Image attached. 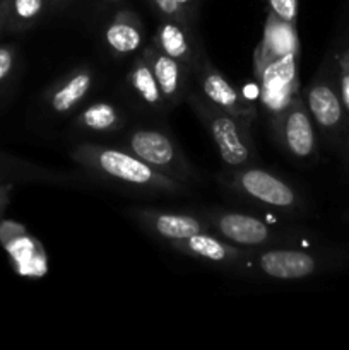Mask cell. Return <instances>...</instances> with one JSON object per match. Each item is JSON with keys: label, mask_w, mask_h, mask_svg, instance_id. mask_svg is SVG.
<instances>
[{"label": "cell", "mask_w": 349, "mask_h": 350, "mask_svg": "<svg viewBox=\"0 0 349 350\" xmlns=\"http://www.w3.org/2000/svg\"><path fill=\"white\" fill-rule=\"evenodd\" d=\"M14 187H16V185H12V183H0V219H2L7 205H9L10 195H12Z\"/></svg>", "instance_id": "cell-28"}, {"label": "cell", "mask_w": 349, "mask_h": 350, "mask_svg": "<svg viewBox=\"0 0 349 350\" xmlns=\"http://www.w3.org/2000/svg\"><path fill=\"white\" fill-rule=\"evenodd\" d=\"M0 239L9 252L16 270L23 275H43L47 270V258L43 256L40 243L29 238L21 226L0 222Z\"/></svg>", "instance_id": "cell-13"}, {"label": "cell", "mask_w": 349, "mask_h": 350, "mask_svg": "<svg viewBox=\"0 0 349 350\" xmlns=\"http://www.w3.org/2000/svg\"><path fill=\"white\" fill-rule=\"evenodd\" d=\"M260 98L270 116H277L291 99H294L300 91L298 82V51L284 55L259 72Z\"/></svg>", "instance_id": "cell-10"}, {"label": "cell", "mask_w": 349, "mask_h": 350, "mask_svg": "<svg viewBox=\"0 0 349 350\" xmlns=\"http://www.w3.org/2000/svg\"><path fill=\"white\" fill-rule=\"evenodd\" d=\"M17 51L12 44H2L0 46V91L3 85L10 81L16 68Z\"/></svg>", "instance_id": "cell-24"}, {"label": "cell", "mask_w": 349, "mask_h": 350, "mask_svg": "<svg viewBox=\"0 0 349 350\" xmlns=\"http://www.w3.org/2000/svg\"><path fill=\"white\" fill-rule=\"evenodd\" d=\"M2 3H3V0H0V5H2Z\"/></svg>", "instance_id": "cell-32"}, {"label": "cell", "mask_w": 349, "mask_h": 350, "mask_svg": "<svg viewBox=\"0 0 349 350\" xmlns=\"http://www.w3.org/2000/svg\"><path fill=\"white\" fill-rule=\"evenodd\" d=\"M248 256L255 270L274 280H303L327 267L315 253L296 248H269Z\"/></svg>", "instance_id": "cell-9"}, {"label": "cell", "mask_w": 349, "mask_h": 350, "mask_svg": "<svg viewBox=\"0 0 349 350\" xmlns=\"http://www.w3.org/2000/svg\"><path fill=\"white\" fill-rule=\"evenodd\" d=\"M291 51H300V43L296 36V26L279 19L276 14L269 10L263 31L262 43L259 44L255 53V72L259 74L266 65Z\"/></svg>", "instance_id": "cell-16"}, {"label": "cell", "mask_w": 349, "mask_h": 350, "mask_svg": "<svg viewBox=\"0 0 349 350\" xmlns=\"http://www.w3.org/2000/svg\"><path fill=\"white\" fill-rule=\"evenodd\" d=\"M284 149L293 157L310 161L317 157V133L305 99L300 94L272 118Z\"/></svg>", "instance_id": "cell-8"}, {"label": "cell", "mask_w": 349, "mask_h": 350, "mask_svg": "<svg viewBox=\"0 0 349 350\" xmlns=\"http://www.w3.org/2000/svg\"><path fill=\"white\" fill-rule=\"evenodd\" d=\"M70 156L84 170L113 183L129 185L137 190L156 191V193H188L187 185L154 170L130 150L113 149L96 144H79L72 149Z\"/></svg>", "instance_id": "cell-1"}, {"label": "cell", "mask_w": 349, "mask_h": 350, "mask_svg": "<svg viewBox=\"0 0 349 350\" xmlns=\"http://www.w3.org/2000/svg\"><path fill=\"white\" fill-rule=\"evenodd\" d=\"M187 101L214 140L222 163L231 170L253 166L257 152L250 137V122L229 115L205 99L202 92L188 91Z\"/></svg>", "instance_id": "cell-2"}, {"label": "cell", "mask_w": 349, "mask_h": 350, "mask_svg": "<svg viewBox=\"0 0 349 350\" xmlns=\"http://www.w3.org/2000/svg\"><path fill=\"white\" fill-rule=\"evenodd\" d=\"M229 187L242 197L270 211L300 212L305 205L303 198L287 181L255 164L233 171Z\"/></svg>", "instance_id": "cell-3"}, {"label": "cell", "mask_w": 349, "mask_h": 350, "mask_svg": "<svg viewBox=\"0 0 349 350\" xmlns=\"http://www.w3.org/2000/svg\"><path fill=\"white\" fill-rule=\"evenodd\" d=\"M204 219L211 226V231L235 246L263 248L283 243V238L269 224L253 215L216 208L205 212Z\"/></svg>", "instance_id": "cell-6"}, {"label": "cell", "mask_w": 349, "mask_h": 350, "mask_svg": "<svg viewBox=\"0 0 349 350\" xmlns=\"http://www.w3.org/2000/svg\"><path fill=\"white\" fill-rule=\"evenodd\" d=\"M194 77L197 79L198 89L202 96L214 103L218 108L224 109L229 115L252 122L257 115V109L252 103L246 101L245 96L211 64L204 51L198 48L194 65Z\"/></svg>", "instance_id": "cell-7"}, {"label": "cell", "mask_w": 349, "mask_h": 350, "mask_svg": "<svg viewBox=\"0 0 349 350\" xmlns=\"http://www.w3.org/2000/svg\"><path fill=\"white\" fill-rule=\"evenodd\" d=\"M346 132H348V149H349V129L346 130Z\"/></svg>", "instance_id": "cell-30"}, {"label": "cell", "mask_w": 349, "mask_h": 350, "mask_svg": "<svg viewBox=\"0 0 349 350\" xmlns=\"http://www.w3.org/2000/svg\"><path fill=\"white\" fill-rule=\"evenodd\" d=\"M151 3H153L156 12L161 16V19H177L188 24V26H192V24L188 23L187 17H185V14L181 12L177 0H151Z\"/></svg>", "instance_id": "cell-26"}, {"label": "cell", "mask_w": 349, "mask_h": 350, "mask_svg": "<svg viewBox=\"0 0 349 350\" xmlns=\"http://www.w3.org/2000/svg\"><path fill=\"white\" fill-rule=\"evenodd\" d=\"M153 44L168 57L174 58L185 70L194 75L195 57L198 48H195L192 38V26L177 19H161L156 33H154Z\"/></svg>", "instance_id": "cell-14"}, {"label": "cell", "mask_w": 349, "mask_h": 350, "mask_svg": "<svg viewBox=\"0 0 349 350\" xmlns=\"http://www.w3.org/2000/svg\"><path fill=\"white\" fill-rule=\"evenodd\" d=\"M178 5H180L181 12L185 14V17L188 19V23H194V17L197 14V7H198V0H177Z\"/></svg>", "instance_id": "cell-27"}, {"label": "cell", "mask_w": 349, "mask_h": 350, "mask_svg": "<svg viewBox=\"0 0 349 350\" xmlns=\"http://www.w3.org/2000/svg\"><path fill=\"white\" fill-rule=\"evenodd\" d=\"M142 24L130 10H120L105 31V41L118 55L135 53L142 46Z\"/></svg>", "instance_id": "cell-17"}, {"label": "cell", "mask_w": 349, "mask_h": 350, "mask_svg": "<svg viewBox=\"0 0 349 350\" xmlns=\"http://www.w3.org/2000/svg\"><path fill=\"white\" fill-rule=\"evenodd\" d=\"M67 178L31 161L0 152V183H57Z\"/></svg>", "instance_id": "cell-18"}, {"label": "cell", "mask_w": 349, "mask_h": 350, "mask_svg": "<svg viewBox=\"0 0 349 350\" xmlns=\"http://www.w3.org/2000/svg\"><path fill=\"white\" fill-rule=\"evenodd\" d=\"M77 125L88 132L109 133L123 125V116L109 103H94L77 116Z\"/></svg>", "instance_id": "cell-21"}, {"label": "cell", "mask_w": 349, "mask_h": 350, "mask_svg": "<svg viewBox=\"0 0 349 350\" xmlns=\"http://www.w3.org/2000/svg\"><path fill=\"white\" fill-rule=\"evenodd\" d=\"M127 147L149 166L183 185L201 180L197 171L185 159L180 147L161 130L139 129L127 137Z\"/></svg>", "instance_id": "cell-4"}, {"label": "cell", "mask_w": 349, "mask_h": 350, "mask_svg": "<svg viewBox=\"0 0 349 350\" xmlns=\"http://www.w3.org/2000/svg\"><path fill=\"white\" fill-rule=\"evenodd\" d=\"M346 221H349V211H348V214H346Z\"/></svg>", "instance_id": "cell-31"}, {"label": "cell", "mask_w": 349, "mask_h": 350, "mask_svg": "<svg viewBox=\"0 0 349 350\" xmlns=\"http://www.w3.org/2000/svg\"><path fill=\"white\" fill-rule=\"evenodd\" d=\"M170 245L181 255L216 263V265H238V263L245 262L246 256H248V252L240 250L238 246L224 241L219 236H212L211 231L198 232V234L190 236L187 239H180V241H173Z\"/></svg>", "instance_id": "cell-12"}, {"label": "cell", "mask_w": 349, "mask_h": 350, "mask_svg": "<svg viewBox=\"0 0 349 350\" xmlns=\"http://www.w3.org/2000/svg\"><path fill=\"white\" fill-rule=\"evenodd\" d=\"M337 84L344 108L349 115V46L337 57Z\"/></svg>", "instance_id": "cell-23"}, {"label": "cell", "mask_w": 349, "mask_h": 350, "mask_svg": "<svg viewBox=\"0 0 349 350\" xmlns=\"http://www.w3.org/2000/svg\"><path fill=\"white\" fill-rule=\"evenodd\" d=\"M44 0H3L0 12L3 17V26L12 31L29 27L43 12Z\"/></svg>", "instance_id": "cell-22"}, {"label": "cell", "mask_w": 349, "mask_h": 350, "mask_svg": "<svg viewBox=\"0 0 349 350\" xmlns=\"http://www.w3.org/2000/svg\"><path fill=\"white\" fill-rule=\"evenodd\" d=\"M133 217L157 238L168 243L187 239L198 232L211 231V226L204 217H195L190 214H173L154 208H135Z\"/></svg>", "instance_id": "cell-11"}, {"label": "cell", "mask_w": 349, "mask_h": 350, "mask_svg": "<svg viewBox=\"0 0 349 350\" xmlns=\"http://www.w3.org/2000/svg\"><path fill=\"white\" fill-rule=\"evenodd\" d=\"M129 84L132 91L142 99L144 105H147L149 108L161 109L166 105L156 77L153 74V68H151L149 62L142 57V53L133 60L132 68L129 72Z\"/></svg>", "instance_id": "cell-20"}, {"label": "cell", "mask_w": 349, "mask_h": 350, "mask_svg": "<svg viewBox=\"0 0 349 350\" xmlns=\"http://www.w3.org/2000/svg\"><path fill=\"white\" fill-rule=\"evenodd\" d=\"M3 27V17H2V12H0V31H2Z\"/></svg>", "instance_id": "cell-29"}, {"label": "cell", "mask_w": 349, "mask_h": 350, "mask_svg": "<svg viewBox=\"0 0 349 350\" xmlns=\"http://www.w3.org/2000/svg\"><path fill=\"white\" fill-rule=\"evenodd\" d=\"M91 85V70H88V68L75 70L74 74L68 75L65 81H62L60 84H57L48 92V106L55 113H68L86 98Z\"/></svg>", "instance_id": "cell-19"}, {"label": "cell", "mask_w": 349, "mask_h": 350, "mask_svg": "<svg viewBox=\"0 0 349 350\" xmlns=\"http://www.w3.org/2000/svg\"><path fill=\"white\" fill-rule=\"evenodd\" d=\"M305 105L311 120L328 140H339L348 125V111L342 103L337 74H318L305 91Z\"/></svg>", "instance_id": "cell-5"}, {"label": "cell", "mask_w": 349, "mask_h": 350, "mask_svg": "<svg viewBox=\"0 0 349 350\" xmlns=\"http://www.w3.org/2000/svg\"><path fill=\"white\" fill-rule=\"evenodd\" d=\"M269 2V10L276 14L279 19L296 26L298 19V5L300 0H267Z\"/></svg>", "instance_id": "cell-25"}, {"label": "cell", "mask_w": 349, "mask_h": 350, "mask_svg": "<svg viewBox=\"0 0 349 350\" xmlns=\"http://www.w3.org/2000/svg\"><path fill=\"white\" fill-rule=\"evenodd\" d=\"M142 57L149 62L166 105H178L180 101H183L187 98L185 85H187V79L190 74L174 58L157 50L153 43L144 48Z\"/></svg>", "instance_id": "cell-15"}]
</instances>
